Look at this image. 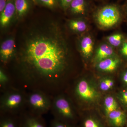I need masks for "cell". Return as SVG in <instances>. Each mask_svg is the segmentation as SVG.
<instances>
[{
    "label": "cell",
    "mask_w": 127,
    "mask_h": 127,
    "mask_svg": "<svg viewBox=\"0 0 127 127\" xmlns=\"http://www.w3.org/2000/svg\"><path fill=\"white\" fill-rule=\"evenodd\" d=\"M63 34L58 22L47 20L31 25L22 34L12 61L23 87L56 95L69 64Z\"/></svg>",
    "instance_id": "obj_1"
},
{
    "label": "cell",
    "mask_w": 127,
    "mask_h": 127,
    "mask_svg": "<svg viewBox=\"0 0 127 127\" xmlns=\"http://www.w3.org/2000/svg\"><path fill=\"white\" fill-rule=\"evenodd\" d=\"M26 100L27 95L21 90L7 89L1 98V113L19 115L24 111Z\"/></svg>",
    "instance_id": "obj_2"
},
{
    "label": "cell",
    "mask_w": 127,
    "mask_h": 127,
    "mask_svg": "<svg viewBox=\"0 0 127 127\" xmlns=\"http://www.w3.org/2000/svg\"><path fill=\"white\" fill-rule=\"evenodd\" d=\"M49 95L40 91H31L27 95L26 105L32 113L42 116L51 108L52 101Z\"/></svg>",
    "instance_id": "obj_3"
},
{
    "label": "cell",
    "mask_w": 127,
    "mask_h": 127,
    "mask_svg": "<svg viewBox=\"0 0 127 127\" xmlns=\"http://www.w3.org/2000/svg\"><path fill=\"white\" fill-rule=\"evenodd\" d=\"M51 110L54 118L71 124L76 120V114L69 101L62 96H55Z\"/></svg>",
    "instance_id": "obj_4"
},
{
    "label": "cell",
    "mask_w": 127,
    "mask_h": 127,
    "mask_svg": "<svg viewBox=\"0 0 127 127\" xmlns=\"http://www.w3.org/2000/svg\"><path fill=\"white\" fill-rule=\"evenodd\" d=\"M120 18V11L118 8L113 5L104 6L98 12L96 21L102 27L109 28L116 25Z\"/></svg>",
    "instance_id": "obj_5"
},
{
    "label": "cell",
    "mask_w": 127,
    "mask_h": 127,
    "mask_svg": "<svg viewBox=\"0 0 127 127\" xmlns=\"http://www.w3.org/2000/svg\"><path fill=\"white\" fill-rule=\"evenodd\" d=\"M75 93L81 100L88 102L95 101L99 96L97 90L84 79H81L77 83Z\"/></svg>",
    "instance_id": "obj_6"
},
{
    "label": "cell",
    "mask_w": 127,
    "mask_h": 127,
    "mask_svg": "<svg viewBox=\"0 0 127 127\" xmlns=\"http://www.w3.org/2000/svg\"><path fill=\"white\" fill-rule=\"evenodd\" d=\"M16 47L15 41L12 37L2 42L0 47V59L1 63L6 65L13 60L15 55Z\"/></svg>",
    "instance_id": "obj_7"
},
{
    "label": "cell",
    "mask_w": 127,
    "mask_h": 127,
    "mask_svg": "<svg viewBox=\"0 0 127 127\" xmlns=\"http://www.w3.org/2000/svg\"><path fill=\"white\" fill-rule=\"evenodd\" d=\"M20 127H47L42 116L36 115L29 111H23L19 114Z\"/></svg>",
    "instance_id": "obj_8"
},
{
    "label": "cell",
    "mask_w": 127,
    "mask_h": 127,
    "mask_svg": "<svg viewBox=\"0 0 127 127\" xmlns=\"http://www.w3.org/2000/svg\"><path fill=\"white\" fill-rule=\"evenodd\" d=\"M16 15L15 0H8L7 4L3 11L0 13V25L3 28L7 27Z\"/></svg>",
    "instance_id": "obj_9"
},
{
    "label": "cell",
    "mask_w": 127,
    "mask_h": 127,
    "mask_svg": "<svg viewBox=\"0 0 127 127\" xmlns=\"http://www.w3.org/2000/svg\"><path fill=\"white\" fill-rule=\"evenodd\" d=\"M106 117L108 124L112 127H123L127 122L126 114L120 109L111 112Z\"/></svg>",
    "instance_id": "obj_10"
},
{
    "label": "cell",
    "mask_w": 127,
    "mask_h": 127,
    "mask_svg": "<svg viewBox=\"0 0 127 127\" xmlns=\"http://www.w3.org/2000/svg\"><path fill=\"white\" fill-rule=\"evenodd\" d=\"M120 62L118 58L110 57L98 63L97 66L98 69L101 71L112 72L117 68Z\"/></svg>",
    "instance_id": "obj_11"
},
{
    "label": "cell",
    "mask_w": 127,
    "mask_h": 127,
    "mask_svg": "<svg viewBox=\"0 0 127 127\" xmlns=\"http://www.w3.org/2000/svg\"><path fill=\"white\" fill-rule=\"evenodd\" d=\"M0 127H20L19 115L1 113Z\"/></svg>",
    "instance_id": "obj_12"
},
{
    "label": "cell",
    "mask_w": 127,
    "mask_h": 127,
    "mask_svg": "<svg viewBox=\"0 0 127 127\" xmlns=\"http://www.w3.org/2000/svg\"><path fill=\"white\" fill-rule=\"evenodd\" d=\"M16 17L21 18L26 15L31 6V0H15Z\"/></svg>",
    "instance_id": "obj_13"
},
{
    "label": "cell",
    "mask_w": 127,
    "mask_h": 127,
    "mask_svg": "<svg viewBox=\"0 0 127 127\" xmlns=\"http://www.w3.org/2000/svg\"><path fill=\"white\" fill-rule=\"evenodd\" d=\"M80 48L84 57L88 58L91 56L93 52L94 42L91 36H87L82 39L80 42Z\"/></svg>",
    "instance_id": "obj_14"
},
{
    "label": "cell",
    "mask_w": 127,
    "mask_h": 127,
    "mask_svg": "<svg viewBox=\"0 0 127 127\" xmlns=\"http://www.w3.org/2000/svg\"><path fill=\"white\" fill-rule=\"evenodd\" d=\"M114 53L113 49L112 47L107 44H103L97 50L95 57V62L98 63L103 59L112 57Z\"/></svg>",
    "instance_id": "obj_15"
},
{
    "label": "cell",
    "mask_w": 127,
    "mask_h": 127,
    "mask_svg": "<svg viewBox=\"0 0 127 127\" xmlns=\"http://www.w3.org/2000/svg\"><path fill=\"white\" fill-rule=\"evenodd\" d=\"M104 111L106 117L111 112L118 109V103L116 99L111 96L106 97L104 100Z\"/></svg>",
    "instance_id": "obj_16"
},
{
    "label": "cell",
    "mask_w": 127,
    "mask_h": 127,
    "mask_svg": "<svg viewBox=\"0 0 127 127\" xmlns=\"http://www.w3.org/2000/svg\"><path fill=\"white\" fill-rule=\"evenodd\" d=\"M71 11L75 15H82L85 13L86 4L84 0H73L70 4Z\"/></svg>",
    "instance_id": "obj_17"
},
{
    "label": "cell",
    "mask_w": 127,
    "mask_h": 127,
    "mask_svg": "<svg viewBox=\"0 0 127 127\" xmlns=\"http://www.w3.org/2000/svg\"><path fill=\"white\" fill-rule=\"evenodd\" d=\"M70 28L77 32H84L87 29V25L84 21L81 20H72L69 23Z\"/></svg>",
    "instance_id": "obj_18"
},
{
    "label": "cell",
    "mask_w": 127,
    "mask_h": 127,
    "mask_svg": "<svg viewBox=\"0 0 127 127\" xmlns=\"http://www.w3.org/2000/svg\"><path fill=\"white\" fill-rule=\"evenodd\" d=\"M82 127H104V126L98 119L90 116L83 120Z\"/></svg>",
    "instance_id": "obj_19"
},
{
    "label": "cell",
    "mask_w": 127,
    "mask_h": 127,
    "mask_svg": "<svg viewBox=\"0 0 127 127\" xmlns=\"http://www.w3.org/2000/svg\"><path fill=\"white\" fill-rule=\"evenodd\" d=\"M114 86V82L112 79L109 78H104L101 80L99 84V87L103 91H109Z\"/></svg>",
    "instance_id": "obj_20"
},
{
    "label": "cell",
    "mask_w": 127,
    "mask_h": 127,
    "mask_svg": "<svg viewBox=\"0 0 127 127\" xmlns=\"http://www.w3.org/2000/svg\"><path fill=\"white\" fill-rule=\"evenodd\" d=\"M122 35L119 34H114L107 37V40L111 45L117 47L120 45L122 40Z\"/></svg>",
    "instance_id": "obj_21"
},
{
    "label": "cell",
    "mask_w": 127,
    "mask_h": 127,
    "mask_svg": "<svg viewBox=\"0 0 127 127\" xmlns=\"http://www.w3.org/2000/svg\"><path fill=\"white\" fill-rule=\"evenodd\" d=\"M10 82V79L4 71L1 68L0 70V84L1 88L4 91L7 89V85Z\"/></svg>",
    "instance_id": "obj_22"
},
{
    "label": "cell",
    "mask_w": 127,
    "mask_h": 127,
    "mask_svg": "<svg viewBox=\"0 0 127 127\" xmlns=\"http://www.w3.org/2000/svg\"><path fill=\"white\" fill-rule=\"evenodd\" d=\"M50 127H74L71 124L54 118L51 122Z\"/></svg>",
    "instance_id": "obj_23"
},
{
    "label": "cell",
    "mask_w": 127,
    "mask_h": 127,
    "mask_svg": "<svg viewBox=\"0 0 127 127\" xmlns=\"http://www.w3.org/2000/svg\"><path fill=\"white\" fill-rule=\"evenodd\" d=\"M41 4L49 7L54 8L57 5V0H36Z\"/></svg>",
    "instance_id": "obj_24"
},
{
    "label": "cell",
    "mask_w": 127,
    "mask_h": 127,
    "mask_svg": "<svg viewBox=\"0 0 127 127\" xmlns=\"http://www.w3.org/2000/svg\"><path fill=\"white\" fill-rule=\"evenodd\" d=\"M119 99L124 104L127 105V91H123L120 93Z\"/></svg>",
    "instance_id": "obj_25"
},
{
    "label": "cell",
    "mask_w": 127,
    "mask_h": 127,
    "mask_svg": "<svg viewBox=\"0 0 127 127\" xmlns=\"http://www.w3.org/2000/svg\"><path fill=\"white\" fill-rule=\"evenodd\" d=\"M73 0H59L61 5L64 9H66L70 5Z\"/></svg>",
    "instance_id": "obj_26"
},
{
    "label": "cell",
    "mask_w": 127,
    "mask_h": 127,
    "mask_svg": "<svg viewBox=\"0 0 127 127\" xmlns=\"http://www.w3.org/2000/svg\"><path fill=\"white\" fill-rule=\"evenodd\" d=\"M8 0H0V13H1L6 6Z\"/></svg>",
    "instance_id": "obj_27"
},
{
    "label": "cell",
    "mask_w": 127,
    "mask_h": 127,
    "mask_svg": "<svg viewBox=\"0 0 127 127\" xmlns=\"http://www.w3.org/2000/svg\"><path fill=\"white\" fill-rule=\"evenodd\" d=\"M122 54L125 56H127V43H124L121 49Z\"/></svg>",
    "instance_id": "obj_28"
},
{
    "label": "cell",
    "mask_w": 127,
    "mask_h": 127,
    "mask_svg": "<svg viewBox=\"0 0 127 127\" xmlns=\"http://www.w3.org/2000/svg\"><path fill=\"white\" fill-rule=\"evenodd\" d=\"M123 81L124 83L127 84V71L124 72L122 76Z\"/></svg>",
    "instance_id": "obj_29"
}]
</instances>
